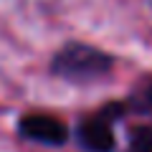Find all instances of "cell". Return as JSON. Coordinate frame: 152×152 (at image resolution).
Masks as SVG:
<instances>
[{
	"instance_id": "cell-1",
	"label": "cell",
	"mask_w": 152,
	"mask_h": 152,
	"mask_svg": "<svg viewBox=\"0 0 152 152\" xmlns=\"http://www.w3.org/2000/svg\"><path fill=\"white\" fill-rule=\"evenodd\" d=\"M112 66L109 56L89 46H69L53 58V71L71 81H91L104 76Z\"/></svg>"
},
{
	"instance_id": "cell-2",
	"label": "cell",
	"mask_w": 152,
	"mask_h": 152,
	"mask_svg": "<svg viewBox=\"0 0 152 152\" xmlns=\"http://www.w3.org/2000/svg\"><path fill=\"white\" fill-rule=\"evenodd\" d=\"M122 114L119 104L102 109V112L91 114L81 122L79 127V140L89 152H112L114 147V132H112V122Z\"/></svg>"
},
{
	"instance_id": "cell-3",
	"label": "cell",
	"mask_w": 152,
	"mask_h": 152,
	"mask_svg": "<svg viewBox=\"0 0 152 152\" xmlns=\"http://www.w3.org/2000/svg\"><path fill=\"white\" fill-rule=\"evenodd\" d=\"M18 129H20L23 137L43 142V145H64L66 137H69L66 124L56 117H51V114H28L20 119Z\"/></svg>"
},
{
	"instance_id": "cell-4",
	"label": "cell",
	"mask_w": 152,
	"mask_h": 152,
	"mask_svg": "<svg viewBox=\"0 0 152 152\" xmlns=\"http://www.w3.org/2000/svg\"><path fill=\"white\" fill-rule=\"evenodd\" d=\"M127 107H129L132 112L152 114V76L142 79V81L134 86V91H132V96H129V102H127Z\"/></svg>"
},
{
	"instance_id": "cell-5",
	"label": "cell",
	"mask_w": 152,
	"mask_h": 152,
	"mask_svg": "<svg viewBox=\"0 0 152 152\" xmlns=\"http://www.w3.org/2000/svg\"><path fill=\"white\" fill-rule=\"evenodd\" d=\"M132 152H152V127H137L129 137Z\"/></svg>"
}]
</instances>
